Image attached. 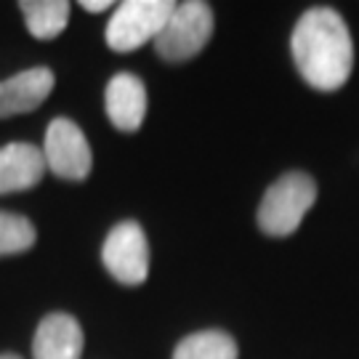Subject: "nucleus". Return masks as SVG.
<instances>
[{
  "label": "nucleus",
  "instance_id": "nucleus-3",
  "mask_svg": "<svg viewBox=\"0 0 359 359\" xmlns=\"http://www.w3.org/2000/svg\"><path fill=\"white\" fill-rule=\"evenodd\" d=\"M213 35V11L203 0L179 3L168 16L163 32L154 40L157 53L165 62H187L208 46Z\"/></svg>",
  "mask_w": 359,
  "mask_h": 359
},
{
  "label": "nucleus",
  "instance_id": "nucleus-8",
  "mask_svg": "<svg viewBox=\"0 0 359 359\" xmlns=\"http://www.w3.org/2000/svg\"><path fill=\"white\" fill-rule=\"evenodd\" d=\"M83 354V327L69 314H48L43 317L32 341L35 359H80Z\"/></svg>",
  "mask_w": 359,
  "mask_h": 359
},
{
  "label": "nucleus",
  "instance_id": "nucleus-10",
  "mask_svg": "<svg viewBox=\"0 0 359 359\" xmlns=\"http://www.w3.org/2000/svg\"><path fill=\"white\" fill-rule=\"evenodd\" d=\"M107 115L117 130L142 128L144 115H147V88L136 75L120 72L107 83Z\"/></svg>",
  "mask_w": 359,
  "mask_h": 359
},
{
  "label": "nucleus",
  "instance_id": "nucleus-15",
  "mask_svg": "<svg viewBox=\"0 0 359 359\" xmlns=\"http://www.w3.org/2000/svg\"><path fill=\"white\" fill-rule=\"evenodd\" d=\"M0 359H22V357H16V354H3Z\"/></svg>",
  "mask_w": 359,
  "mask_h": 359
},
{
  "label": "nucleus",
  "instance_id": "nucleus-11",
  "mask_svg": "<svg viewBox=\"0 0 359 359\" xmlns=\"http://www.w3.org/2000/svg\"><path fill=\"white\" fill-rule=\"evenodd\" d=\"M27 29L38 40H53L65 32L69 22V3L67 0H25L22 6Z\"/></svg>",
  "mask_w": 359,
  "mask_h": 359
},
{
  "label": "nucleus",
  "instance_id": "nucleus-13",
  "mask_svg": "<svg viewBox=\"0 0 359 359\" xmlns=\"http://www.w3.org/2000/svg\"><path fill=\"white\" fill-rule=\"evenodd\" d=\"M35 245V226L25 216L0 210V256L25 253Z\"/></svg>",
  "mask_w": 359,
  "mask_h": 359
},
{
  "label": "nucleus",
  "instance_id": "nucleus-9",
  "mask_svg": "<svg viewBox=\"0 0 359 359\" xmlns=\"http://www.w3.org/2000/svg\"><path fill=\"white\" fill-rule=\"evenodd\" d=\"M46 168V154L35 144L16 142L0 147V194L32 189Z\"/></svg>",
  "mask_w": 359,
  "mask_h": 359
},
{
  "label": "nucleus",
  "instance_id": "nucleus-12",
  "mask_svg": "<svg viewBox=\"0 0 359 359\" xmlns=\"http://www.w3.org/2000/svg\"><path fill=\"white\" fill-rule=\"evenodd\" d=\"M237 354L240 351L231 335L221 330H203L187 335L173 351V359H237Z\"/></svg>",
  "mask_w": 359,
  "mask_h": 359
},
{
  "label": "nucleus",
  "instance_id": "nucleus-14",
  "mask_svg": "<svg viewBox=\"0 0 359 359\" xmlns=\"http://www.w3.org/2000/svg\"><path fill=\"white\" fill-rule=\"evenodd\" d=\"M80 6H83L86 11H90V13H102V11H107L112 3H109V0H83Z\"/></svg>",
  "mask_w": 359,
  "mask_h": 359
},
{
  "label": "nucleus",
  "instance_id": "nucleus-1",
  "mask_svg": "<svg viewBox=\"0 0 359 359\" xmlns=\"http://www.w3.org/2000/svg\"><path fill=\"white\" fill-rule=\"evenodd\" d=\"M290 51L301 77L317 90H338L354 67L351 32L333 8H309L295 22Z\"/></svg>",
  "mask_w": 359,
  "mask_h": 359
},
{
  "label": "nucleus",
  "instance_id": "nucleus-7",
  "mask_svg": "<svg viewBox=\"0 0 359 359\" xmlns=\"http://www.w3.org/2000/svg\"><path fill=\"white\" fill-rule=\"evenodd\" d=\"M51 90L53 72L48 67L25 69L8 80H0V120L38 109L51 96Z\"/></svg>",
  "mask_w": 359,
  "mask_h": 359
},
{
  "label": "nucleus",
  "instance_id": "nucleus-6",
  "mask_svg": "<svg viewBox=\"0 0 359 359\" xmlns=\"http://www.w3.org/2000/svg\"><path fill=\"white\" fill-rule=\"evenodd\" d=\"M43 154L51 173L65 181H83L93 168V154H90L86 133L67 117H56L48 126Z\"/></svg>",
  "mask_w": 359,
  "mask_h": 359
},
{
  "label": "nucleus",
  "instance_id": "nucleus-5",
  "mask_svg": "<svg viewBox=\"0 0 359 359\" xmlns=\"http://www.w3.org/2000/svg\"><path fill=\"white\" fill-rule=\"evenodd\" d=\"M107 271L123 285H142L149 274V245L136 221H123L107 234L102 248Z\"/></svg>",
  "mask_w": 359,
  "mask_h": 359
},
{
  "label": "nucleus",
  "instance_id": "nucleus-2",
  "mask_svg": "<svg viewBox=\"0 0 359 359\" xmlns=\"http://www.w3.org/2000/svg\"><path fill=\"white\" fill-rule=\"evenodd\" d=\"M314 200H317V184L311 176L301 170L285 173L264 194L258 208V226L271 237H287L301 226Z\"/></svg>",
  "mask_w": 359,
  "mask_h": 359
},
{
  "label": "nucleus",
  "instance_id": "nucleus-4",
  "mask_svg": "<svg viewBox=\"0 0 359 359\" xmlns=\"http://www.w3.org/2000/svg\"><path fill=\"white\" fill-rule=\"evenodd\" d=\"M176 3L170 0H126L117 6L107 25V46L117 53H128L157 40Z\"/></svg>",
  "mask_w": 359,
  "mask_h": 359
}]
</instances>
